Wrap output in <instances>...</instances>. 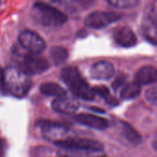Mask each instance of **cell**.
Returning a JSON list of instances; mask_svg holds the SVG:
<instances>
[{
	"instance_id": "6da1fadb",
	"label": "cell",
	"mask_w": 157,
	"mask_h": 157,
	"mask_svg": "<svg viewBox=\"0 0 157 157\" xmlns=\"http://www.w3.org/2000/svg\"><path fill=\"white\" fill-rule=\"evenodd\" d=\"M2 87L16 98L26 97L31 87V81L29 75L19 68L7 66L3 71Z\"/></svg>"
},
{
	"instance_id": "7a4b0ae2",
	"label": "cell",
	"mask_w": 157,
	"mask_h": 157,
	"mask_svg": "<svg viewBox=\"0 0 157 157\" xmlns=\"http://www.w3.org/2000/svg\"><path fill=\"white\" fill-rule=\"evenodd\" d=\"M61 77L71 92L77 98L87 101H91L95 98L96 94L94 90L82 77L76 67L68 66L63 68L61 72Z\"/></svg>"
},
{
	"instance_id": "3957f363",
	"label": "cell",
	"mask_w": 157,
	"mask_h": 157,
	"mask_svg": "<svg viewBox=\"0 0 157 157\" xmlns=\"http://www.w3.org/2000/svg\"><path fill=\"white\" fill-rule=\"evenodd\" d=\"M31 17L37 23L44 27L52 28L61 27L67 20L65 14L56 7L43 2H38L33 5Z\"/></svg>"
},
{
	"instance_id": "277c9868",
	"label": "cell",
	"mask_w": 157,
	"mask_h": 157,
	"mask_svg": "<svg viewBox=\"0 0 157 157\" xmlns=\"http://www.w3.org/2000/svg\"><path fill=\"white\" fill-rule=\"evenodd\" d=\"M60 148L68 151L77 152H100L104 149V145L95 140L90 139H63L57 143H54Z\"/></svg>"
},
{
	"instance_id": "5b68a950",
	"label": "cell",
	"mask_w": 157,
	"mask_h": 157,
	"mask_svg": "<svg viewBox=\"0 0 157 157\" xmlns=\"http://www.w3.org/2000/svg\"><path fill=\"white\" fill-rule=\"evenodd\" d=\"M18 42L23 49L33 55H39L46 47L43 39L37 33L29 29L24 30L19 34Z\"/></svg>"
},
{
	"instance_id": "8992f818",
	"label": "cell",
	"mask_w": 157,
	"mask_h": 157,
	"mask_svg": "<svg viewBox=\"0 0 157 157\" xmlns=\"http://www.w3.org/2000/svg\"><path fill=\"white\" fill-rule=\"evenodd\" d=\"M121 18V15L114 12L95 11L90 13L85 20V24L91 29H100L106 28Z\"/></svg>"
},
{
	"instance_id": "52a82bcc",
	"label": "cell",
	"mask_w": 157,
	"mask_h": 157,
	"mask_svg": "<svg viewBox=\"0 0 157 157\" xmlns=\"http://www.w3.org/2000/svg\"><path fill=\"white\" fill-rule=\"evenodd\" d=\"M49 68V63L43 57L29 54L23 59L19 69L27 75L42 74Z\"/></svg>"
},
{
	"instance_id": "ba28073f",
	"label": "cell",
	"mask_w": 157,
	"mask_h": 157,
	"mask_svg": "<svg viewBox=\"0 0 157 157\" xmlns=\"http://www.w3.org/2000/svg\"><path fill=\"white\" fill-rule=\"evenodd\" d=\"M40 130L43 137L53 143H57L59 141L63 140L64 136L68 133L69 129L65 125L53 121H40Z\"/></svg>"
},
{
	"instance_id": "9c48e42d",
	"label": "cell",
	"mask_w": 157,
	"mask_h": 157,
	"mask_svg": "<svg viewBox=\"0 0 157 157\" xmlns=\"http://www.w3.org/2000/svg\"><path fill=\"white\" fill-rule=\"evenodd\" d=\"M75 120L79 122L80 124L86 126L88 128L91 129H95V130H106L109 127V122L108 120L98 117V116H95L92 114H77L75 117Z\"/></svg>"
},
{
	"instance_id": "30bf717a",
	"label": "cell",
	"mask_w": 157,
	"mask_h": 157,
	"mask_svg": "<svg viewBox=\"0 0 157 157\" xmlns=\"http://www.w3.org/2000/svg\"><path fill=\"white\" fill-rule=\"evenodd\" d=\"M115 74L114 65L106 61L96 63L90 69V75L97 80H109Z\"/></svg>"
},
{
	"instance_id": "8fae6325",
	"label": "cell",
	"mask_w": 157,
	"mask_h": 157,
	"mask_svg": "<svg viewBox=\"0 0 157 157\" xmlns=\"http://www.w3.org/2000/svg\"><path fill=\"white\" fill-rule=\"evenodd\" d=\"M114 40L121 47L131 48L137 43V37L129 27H121L114 31Z\"/></svg>"
},
{
	"instance_id": "7c38bea8",
	"label": "cell",
	"mask_w": 157,
	"mask_h": 157,
	"mask_svg": "<svg viewBox=\"0 0 157 157\" xmlns=\"http://www.w3.org/2000/svg\"><path fill=\"white\" fill-rule=\"evenodd\" d=\"M144 36L154 45L156 43V7L152 6L150 8V14L147 15L144 24L143 30Z\"/></svg>"
},
{
	"instance_id": "4fadbf2b",
	"label": "cell",
	"mask_w": 157,
	"mask_h": 157,
	"mask_svg": "<svg viewBox=\"0 0 157 157\" xmlns=\"http://www.w3.org/2000/svg\"><path fill=\"white\" fill-rule=\"evenodd\" d=\"M52 107L56 112L62 114H73L78 109L79 103L73 98H68L65 97L62 98H56L52 102Z\"/></svg>"
},
{
	"instance_id": "5bb4252c",
	"label": "cell",
	"mask_w": 157,
	"mask_h": 157,
	"mask_svg": "<svg viewBox=\"0 0 157 157\" xmlns=\"http://www.w3.org/2000/svg\"><path fill=\"white\" fill-rule=\"evenodd\" d=\"M157 71L154 66H144L140 68L135 75V82L139 86L150 85L156 82Z\"/></svg>"
},
{
	"instance_id": "9a60e30c",
	"label": "cell",
	"mask_w": 157,
	"mask_h": 157,
	"mask_svg": "<svg viewBox=\"0 0 157 157\" xmlns=\"http://www.w3.org/2000/svg\"><path fill=\"white\" fill-rule=\"evenodd\" d=\"M40 90L45 96L55 97L57 98H65L67 95L66 91L62 86L52 82H46V83L41 84V86H40Z\"/></svg>"
},
{
	"instance_id": "2e32d148",
	"label": "cell",
	"mask_w": 157,
	"mask_h": 157,
	"mask_svg": "<svg viewBox=\"0 0 157 157\" xmlns=\"http://www.w3.org/2000/svg\"><path fill=\"white\" fill-rule=\"evenodd\" d=\"M121 133L123 137L132 145H138L142 143V136L127 122L121 121Z\"/></svg>"
},
{
	"instance_id": "e0dca14e",
	"label": "cell",
	"mask_w": 157,
	"mask_h": 157,
	"mask_svg": "<svg viewBox=\"0 0 157 157\" xmlns=\"http://www.w3.org/2000/svg\"><path fill=\"white\" fill-rule=\"evenodd\" d=\"M140 92H141V86H139L135 81H133L122 86L121 91V97L124 100H130L137 98Z\"/></svg>"
},
{
	"instance_id": "ac0fdd59",
	"label": "cell",
	"mask_w": 157,
	"mask_h": 157,
	"mask_svg": "<svg viewBox=\"0 0 157 157\" xmlns=\"http://www.w3.org/2000/svg\"><path fill=\"white\" fill-rule=\"evenodd\" d=\"M50 55L52 62L56 64H62L68 57V51L62 46H54L50 51Z\"/></svg>"
},
{
	"instance_id": "d6986e66",
	"label": "cell",
	"mask_w": 157,
	"mask_h": 157,
	"mask_svg": "<svg viewBox=\"0 0 157 157\" xmlns=\"http://www.w3.org/2000/svg\"><path fill=\"white\" fill-rule=\"evenodd\" d=\"M93 90H94L95 94L98 93L101 98H103L108 104H110V105H118L119 104V100L117 98H115L113 96H111L110 91L109 90L108 87H106V86H97Z\"/></svg>"
},
{
	"instance_id": "ffe728a7",
	"label": "cell",
	"mask_w": 157,
	"mask_h": 157,
	"mask_svg": "<svg viewBox=\"0 0 157 157\" xmlns=\"http://www.w3.org/2000/svg\"><path fill=\"white\" fill-rule=\"evenodd\" d=\"M108 3L117 8H132L139 4L138 0H110Z\"/></svg>"
},
{
	"instance_id": "44dd1931",
	"label": "cell",
	"mask_w": 157,
	"mask_h": 157,
	"mask_svg": "<svg viewBox=\"0 0 157 157\" xmlns=\"http://www.w3.org/2000/svg\"><path fill=\"white\" fill-rule=\"evenodd\" d=\"M145 98L152 105H156L157 93L155 86H153V87H151V88L146 90V92H145Z\"/></svg>"
},
{
	"instance_id": "7402d4cb",
	"label": "cell",
	"mask_w": 157,
	"mask_h": 157,
	"mask_svg": "<svg viewBox=\"0 0 157 157\" xmlns=\"http://www.w3.org/2000/svg\"><path fill=\"white\" fill-rule=\"evenodd\" d=\"M4 151H5V144L4 141L0 139V157L4 156Z\"/></svg>"
},
{
	"instance_id": "603a6c76",
	"label": "cell",
	"mask_w": 157,
	"mask_h": 157,
	"mask_svg": "<svg viewBox=\"0 0 157 157\" xmlns=\"http://www.w3.org/2000/svg\"><path fill=\"white\" fill-rule=\"evenodd\" d=\"M2 83H3V70L0 66V87H2Z\"/></svg>"
}]
</instances>
